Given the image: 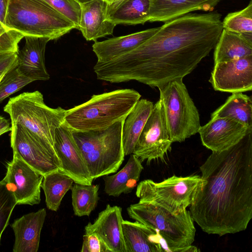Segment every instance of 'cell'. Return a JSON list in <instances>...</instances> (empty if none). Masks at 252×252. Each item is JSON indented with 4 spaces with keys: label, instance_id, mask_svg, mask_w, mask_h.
Segmentation results:
<instances>
[{
    "label": "cell",
    "instance_id": "cell-1",
    "mask_svg": "<svg viewBox=\"0 0 252 252\" xmlns=\"http://www.w3.org/2000/svg\"><path fill=\"white\" fill-rule=\"evenodd\" d=\"M217 12L188 13L165 22L138 47L94 66L98 80L111 83L134 80L158 87L191 73L214 49L223 30Z\"/></svg>",
    "mask_w": 252,
    "mask_h": 252
},
{
    "label": "cell",
    "instance_id": "cell-2",
    "mask_svg": "<svg viewBox=\"0 0 252 252\" xmlns=\"http://www.w3.org/2000/svg\"><path fill=\"white\" fill-rule=\"evenodd\" d=\"M200 170L202 187L189 208L193 221L208 234L245 230L252 218V130L230 148L212 152Z\"/></svg>",
    "mask_w": 252,
    "mask_h": 252
},
{
    "label": "cell",
    "instance_id": "cell-3",
    "mask_svg": "<svg viewBox=\"0 0 252 252\" xmlns=\"http://www.w3.org/2000/svg\"><path fill=\"white\" fill-rule=\"evenodd\" d=\"M140 97L131 89L94 94L87 101L66 110L64 122L73 131L105 129L124 120Z\"/></svg>",
    "mask_w": 252,
    "mask_h": 252
},
{
    "label": "cell",
    "instance_id": "cell-4",
    "mask_svg": "<svg viewBox=\"0 0 252 252\" xmlns=\"http://www.w3.org/2000/svg\"><path fill=\"white\" fill-rule=\"evenodd\" d=\"M5 27L24 37L33 36L57 39L75 25L44 0H9Z\"/></svg>",
    "mask_w": 252,
    "mask_h": 252
},
{
    "label": "cell",
    "instance_id": "cell-5",
    "mask_svg": "<svg viewBox=\"0 0 252 252\" xmlns=\"http://www.w3.org/2000/svg\"><path fill=\"white\" fill-rule=\"evenodd\" d=\"M124 120L101 130L72 131L93 180L116 172L125 158L122 142Z\"/></svg>",
    "mask_w": 252,
    "mask_h": 252
},
{
    "label": "cell",
    "instance_id": "cell-6",
    "mask_svg": "<svg viewBox=\"0 0 252 252\" xmlns=\"http://www.w3.org/2000/svg\"><path fill=\"white\" fill-rule=\"evenodd\" d=\"M127 212L130 218L157 231L168 252H180L194 241V221L187 209L174 214L154 204L139 202L130 205Z\"/></svg>",
    "mask_w": 252,
    "mask_h": 252
},
{
    "label": "cell",
    "instance_id": "cell-7",
    "mask_svg": "<svg viewBox=\"0 0 252 252\" xmlns=\"http://www.w3.org/2000/svg\"><path fill=\"white\" fill-rule=\"evenodd\" d=\"M3 110L9 114L11 124L20 125L53 147L55 130L64 122L66 112L61 107L48 106L38 91L10 98Z\"/></svg>",
    "mask_w": 252,
    "mask_h": 252
},
{
    "label": "cell",
    "instance_id": "cell-8",
    "mask_svg": "<svg viewBox=\"0 0 252 252\" xmlns=\"http://www.w3.org/2000/svg\"><path fill=\"white\" fill-rule=\"evenodd\" d=\"M158 88L172 142H183L197 133L201 126L199 114L183 79L172 80Z\"/></svg>",
    "mask_w": 252,
    "mask_h": 252
},
{
    "label": "cell",
    "instance_id": "cell-9",
    "mask_svg": "<svg viewBox=\"0 0 252 252\" xmlns=\"http://www.w3.org/2000/svg\"><path fill=\"white\" fill-rule=\"evenodd\" d=\"M202 185L199 175H173L158 183L150 179L140 182L136 195L139 202L154 204L176 214L194 203Z\"/></svg>",
    "mask_w": 252,
    "mask_h": 252
},
{
    "label": "cell",
    "instance_id": "cell-10",
    "mask_svg": "<svg viewBox=\"0 0 252 252\" xmlns=\"http://www.w3.org/2000/svg\"><path fill=\"white\" fill-rule=\"evenodd\" d=\"M10 145L17 155L43 176L60 171V162L54 147L26 127L11 124Z\"/></svg>",
    "mask_w": 252,
    "mask_h": 252
},
{
    "label": "cell",
    "instance_id": "cell-11",
    "mask_svg": "<svg viewBox=\"0 0 252 252\" xmlns=\"http://www.w3.org/2000/svg\"><path fill=\"white\" fill-rule=\"evenodd\" d=\"M171 140L160 100L155 104L135 145L132 154L141 162L163 159Z\"/></svg>",
    "mask_w": 252,
    "mask_h": 252
},
{
    "label": "cell",
    "instance_id": "cell-12",
    "mask_svg": "<svg viewBox=\"0 0 252 252\" xmlns=\"http://www.w3.org/2000/svg\"><path fill=\"white\" fill-rule=\"evenodd\" d=\"M6 166V175L1 181L13 193L17 205L39 204L43 175L14 154Z\"/></svg>",
    "mask_w": 252,
    "mask_h": 252
},
{
    "label": "cell",
    "instance_id": "cell-13",
    "mask_svg": "<svg viewBox=\"0 0 252 252\" xmlns=\"http://www.w3.org/2000/svg\"><path fill=\"white\" fill-rule=\"evenodd\" d=\"M53 147L59 159L61 172L71 178L75 183L91 185L93 179L80 150L65 122L55 130Z\"/></svg>",
    "mask_w": 252,
    "mask_h": 252
},
{
    "label": "cell",
    "instance_id": "cell-14",
    "mask_svg": "<svg viewBox=\"0 0 252 252\" xmlns=\"http://www.w3.org/2000/svg\"><path fill=\"white\" fill-rule=\"evenodd\" d=\"M209 82L216 91L230 93L252 89V56L215 63Z\"/></svg>",
    "mask_w": 252,
    "mask_h": 252
},
{
    "label": "cell",
    "instance_id": "cell-15",
    "mask_svg": "<svg viewBox=\"0 0 252 252\" xmlns=\"http://www.w3.org/2000/svg\"><path fill=\"white\" fill-rule=\"evenodd\" d=\"M249 129L227 118H213L198 129L202 144L213 152L226 150L238 143Z\"/></svg>",
    "mask_w": 252,
    "mask_h": 252
},
{
    "label": "cell",
    "instance_id": "cell-16",
    "mask_svg": "<svg viewBox=\"0 0 252 252\" xmlns=\"http://www.w3.org/2000/svg\"><path fill=\"white\" fill-rule=\"evenodd\" d=\"M122 208L107 204L92 223L85 227L86 233H94L101 239L110 252H126L123 238Z\"/></svg>",
    "mask_w": 252,
    "mask_h": 252
},
{
    "label": "cell",
    "instance_id": "cell-17",
    "mask_svg": "<svg viewBox=\"0 0 252 252\" xmlns=\"http://www.w3.org/2000/svg\"><path fill=\"white\" fill-rule=\"evenodd\" d=\"M26 42L17 54V67L26 76L33 81L50 79L45 64V51L50 39L47 37L26 36Z\"/></svg>",
    "mask_w": 252,
    "mask_h": 252
},
{
    "label": "cell",
    "instance_id": "cell-18",
    "mask_svg": "<svg viewBox=\"0 0 252 252\" xmlns=\"http://www.w3.org/2000/svg\"><path fill=\"white\" fill-rule=\"evenodd\" d=\"M46 216L45 209L26 214L10 225L15 235L14 252H37Z\"/></svg>",
    "mask_w": 252,
    "mask_h": 252
},
{
    "label": "cell",
    "instance_id": "cell-19",
    "mask_svg": "<svg viewBox=\"0 0 252 252\" xmlns=\"http://www.w3.org/2000/svg\"><path fill=\"white\" fill-rule=\"evenodd\" d=\"M122 227L126 252H168L159 233L147 225L123 220Z\"/></svg>",
    "mask_w": 252,
    "mask_h": 252
},
{
    "label": "cell",
    "instance_id": "cell-20",
    "mask_svg": "<svg viewBox=\"0 0 252 252\" xmlns=\"http://www.w3.org/2000/svg\"><path fill=\"white\" fill-rule=\"evenodd\" d=\"M108 3L104 0H94L81 4V13L78 29L87 41L112 34L115 24L106 18Z\"/></svg>",
    "mask_w": 252,
    "mask_h": 252
},
{
    "label": "cell",
    "instance_id": "cell-21",
    "mask_svg": "<svg viewBox=\"0 0 252 252\" xmlns=\"http://www.w3.org/2000/svg\"><path fill=\"white\" fill-rule=\"evenodd\" d=\"M149 22H166L191 12H212L221 0H149Z\"/></svg>",
    "mask_w": 252,
    "mask_h": 252
},
{
    "label": "cell",
    "instance_id": "cell-22",
    "mask_svg": "<svg viewBox=\"0 0 252 252\" xmlns=\"http://www.w3.org/2000/svg\"><path fill=\"white\" fill-rule=\"evenodd\" d=\"M159 27L96 41L92 46L97 63H106L132 51L152 36Z\"/></svg>",
    "mask_w": 252,
    "mask_h": 252
},
{
    "label": "cell",
    "instance_id": "cell-23",
    "mask_svg": "<svg viewBox=\"0 0 252 252\" xmlns=\"http://www.w3.org/2000/svg\"><path fill=\"white\" fill-rule=\"evenodd\" d=\"M149 0H118L108 4L106 18L115 24H144L149 21Z\"/></svg>",
    "mask_w": 252,
    "mask_h": 252
},
{
    "label": "cell",
    "instance_id": "cell-24",
    "mask_svg": "<svg viewBox=\"0 0 252 252\" xmlns=\"http://www.w3.org/2000/svg\"><path fill=\"white\" fill-rule=\"evenodd\" d=\"M143 169L141 160L131 154L126 164L119 172L111 176H103L104 191L107 195L114 197L130 193L137 185Z\"/></svg>",
    "mask_w": 252,
    "mask_h": 252
},
{
    "label": "cell",
    "instance_id": "cell-25",
    "mask_svg": "<svg viewBox=\"0 0 252 252\" xmlns=\"http://www.w3.org/2000/svg\"><path fill=\"white\" fill-rule=\"evenodd\" d=\"M153 106L152 101L146 99H139L124 120L122 142L125 156L132 154Z\"/></svg>",
    "mask_w": 252,
    "mask_h": 252
},
{
    "label": "cell",
    "instance_id": "cell-26",
    "mask_svg": "<svg viewBox=\"0 0 252 252\" xmlns=\"http://www.w3.org/2000/svg\"><path fill=\"white\" fill-rule=\"evenodd\" d=\"M214 49V64L228 62L252 56V41L223 29Z\"/></svg>",
    "mask_w": 252,
    "mask_h": 252
},
{
    "label": "cell",
    "instance_id": "cell-27",
    "mask_svg": "<svg viewBox=\"0 0 252 252\" xmlns=\"http://www.w3.org/2000/svg\"><path fill=\"white\" fill-rule=\"evenodd\" d=\"M227 118L252 129V100L241 92L232 93L225 102L212 113L211 118Z\"/></svg>",
    "mask_w": 252,
    "mask_h": 252
},
{
    "label": "cell",
    "instance_id": "cell-28",
    "mask_svg": "<svg viewBox=\"0 0 252 252\" xmlns=\"http://www.w3.org/2000/svg\"><path fill=\"white\" fill-rule=\"evenodd\" d=\"M73 180L60 171L49 173L43 176L41 185L45 195L48 209L57 211L66 193L71 189Z\"/></svg>",
    "mask_w": 252,
    "mask_h": 252
},
{
    "label": "cell",
    "instance_id": "cell-29",
    "mask_svg": "<svg viewBox=\"0 0 252 252\" xmlns=\"http://www.w3.org/2000/svg\"><path fill=\"white\" fill-rule=\"evenodd\" d=\"M98 185L75 183L71 190L72 205L75 215L89 216L94 210L99 199Z\"/></svg>",
    "mask_w": 252,
    "mask_h": 252
},
{
    "label": "cell",
    "instance_id": "cell-30",
    "mask_svg": "<svg viewBox=\"0 0 252 252\" xmlns=\"http://www.w3.org/2000/svg\"><path fill=\"white\" fill-rule=\"evenodd\" d=\"M222 23L223 29L252 41V0L242 10L228 13Z\"/></svg>",
    "mask_w": 252,
    "mask_h": 252
},
{
    "label": "cell",
    "instance_id": "cell-31",
    "mask_svg": "<svg viewBox=\"0 0 252 252\" xmlns=\"http://www.w3.org/2000/svg\"><path fill=\"white\" fill-rule=\"evenodd\" d=\"M33 81V80L24 75L17 65L12 68L0 82V103Z\"/></svg>",
    "mask_w": 252,
    "mask_h": 252
},
{
    "label": "cell",
    "instance_id": "cell-32",
    "mask_svg": "<svg viewBox=\"0 0 252 252\" xmlns=\"http://www.w3.org/2000/svg\"><path fill=\"white\" fill-rule=\"evenodd\" d=\"M16 205L17 202L13 193L0 181V243L2 234L9 223Z\"/></svg>",
    "mask_w": 252,
    "mask_h": 252
},
{
    "label": "cell",
    "instance_id": "cell-33",
    "mask_svg": "<svg viewBox=\"0 0 252 252\" xmlns=\"http://www.w3.org/2000/svg\"><path fill=\"white\" fill-rule=\"evenodd\" d=\"M79 28L81 5L76 0H44Z\"/></svg>",
    "mask_w": 252,
    "mask_h": 252
},
{
    "label": "cell",
    "instance_id": "cell-34",
    "mask_svg": "<svg viewBox=\"0 0 252 252\" xmlns=\"http://www.w3.org/2000/svg\"><path fill=\"white\" fill-rule=\"evenodd\" d=\"M24 36L7 29L0 22V53L19 52L18 44Z\"/></svg>",
    "mask_w": 252,
    "mask_h": 252
},
{
    "label": "cell",
    "instance_id": "cell-35",
    "mask_svg": "<svg viewBox=\"0 0 252 252\" xmlns=\"http://www.w3.org/2000/svg\"><path fill=\"white\" fill-rule=\"evenodd\" d=\"M81 252H110L106 245L94 233L83 235Z\"/></svg>",
    "mask_w": 252,
    "mask_h": 252
},
{
    "label": "cell",
    "instance_id": "cell-36",
    "mask_svg": "<svg viewBox=\"0 0 252 252\" xmlns=\"http://www.w3.org/2000/svg\"><path fill=\"white\" fill-rule=\"evenodd\" d=\"M16 52L0 53V77L17 65Z\"/></svg>",
    "mask_w": 252,
    "mask_h": 252
},
{
    "label": "cell",
    "instance_id": "cell-37",
    "mask_svg": "<svg viewBox=\"0 0 252 252\" xmlns=\"http://www.w3.org/2000/svg\"><path fill=\"white\" fill-rule=\"evenodd\" d=\"M9 1V0H0V22L5 27L6 16Z\"/></svg>",
    "mask_w": 252,
    "mask_h": 252
},
{
    "label": "cell",
    "instance_id": "cell-38",
    "mask_svg": "<svg viewBox=\"0 0 252 252\" xmlns=\"http://www.w3.org/2000/svg\"><path fill=\"white\" fill-rule=\"evenodd\" d=\"M11 129V122L0 116V136L10 131Z\"/></svg>",
    "mask_w": 252,
    "mask_h": 252
},
{
    "label": "cell",
    "instance_id": "cell-39",
    "mask_svg": "<svg viewBox=\"0 0 252 252\" xmlns=\"http://www.w3.org/2000/svg\"><path fill=\"white\" fill-rule=\"evenodd\" d=\"M79 3L83 4L94 0H76Z\"/></svg>",
    "mask_w": 252,
    "mask_h": 252
},
{
    "label": "cell",
    "instance_id": "cell-40",
    "mask_svg": "<svg viewBox=\"0 0 252 252\" xmlns=\"http://www.w3.org/2000/svg\"><path fill=\"white\" fill-rule=\"evenodd\" d=\"M105 0L108 4H110V3L114 2L118 0Z\"/></svg>",
    "mask_w": 252,
    "mask_h": 252
},
{
    "label": "cell",
    "instance_id": "cell-41",
    "mask_svg": "<svg viewBox=\"0 0 252 252\" xmlns=\"http://www.w3.org/2000/svg\"><path fill=\"white\" fill-rule=\"evenodd\" d=\"M5 74H3L0 77V81L1 80V79H2L3 77L4 76Z\"/></svg>",
    "mask_w": 252,
    "mask_h": 252
}]
</instances>
